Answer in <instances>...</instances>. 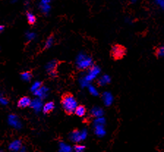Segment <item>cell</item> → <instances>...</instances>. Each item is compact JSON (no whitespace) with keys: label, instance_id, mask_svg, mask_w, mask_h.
Listing matches in <instances>:
<instances>
[{"label":"cell","instance_id":"6da1fadb","mask_svg":"<svg viewBox=\"0 0 164 152\" xmlns=\"http://www.w3.org/2000/svg\"><path fill=\"white\" fill-rule=\"evenodd\" d=\"M61 104L65 112L68 115H72L75 113L76 109L79 106L74 96L69 92L65 93L62 96Z\"/></svg>","mask_w":164,"mask_h":152},{"label":"cell","instance_id":"7a4b0ae2","mask_svg":"<svg viewBox=\"0 0 164 152\" xmlns=\"http://www.w3.org/2000/svg\"><path fill=\"white\" fill-rule=\"evenodd\" d=\"M126 53H127V49L124 46L121 44H114L111 48L110 55L112 59L114 60L122 59L125 56Z\"/></svg>","mask_w":164,"mask_h":152},{"label":"cell","instance_id":"3957f363","mask_svg":"<svg viewBox=\"0 0 164 152\" xmlns=\"http://www.w3.org/2000/svg\"><path fill=\"white\" fill-rule=\"evenodd\" d=\"M31 99L29 96H23L18 101L17 106L19 108H26L31 104Z\"/></svg>","mask_w":164,"mask_h":152},{"label":"cell","instance_id":"277c9868","mask_svg":"<svg viewBox=\"0 0 164 152\" xmlns=\"http://www.w3.org/2000/svg\"><path fill=\"white\" fill-rule=\"evenodd\" d=\"M54 107H55L54 103L53 101H49V102H47L46 104H45L43 111V112L45 114H49L54 111Z\"/></svg>","mask_w":164,"mask_h":152},{"label":"cell","instance_id":"5b68a950","mask_svg":"<svg viewBox=\"0 0 164 152\" xmlns=\"http://www.w3.org/2000/svg\"><path fill=\"white\" fill-rule=\"evenodd\" d=\"M87 113V109L84 105H79L76 109L75 114L79 117H83Z\"/></svg>","mask_w":164,"mask_h":152},{"label":"cell","instance_id":"8992f818","mask_svg":"<svg viewBox=\"0 0 164 152\" xmlns=\"http://www.w3.org/2000/svg\"><path fill=\"white\" fill-rule=\"evenodd\" d=\"M26 19H27V22L30 25H34L37 21L35 16L30 12H26Z\"/></svg>","mask_w":164,"mask_h":152},{"label":"cell","instance_id":"52a82bcc","mask_svg":"<svg viewBox=\"0 0 164 152\" xmlns=\"http://www.w3.org/2000/svg\"><path fill=\"white\" fill-rule=\"evenodd\" d=\"M21 143L19 141H15L12 143H11L10 146H9V149L13 152H17L20 150L21 149Z\"/></svg>","mask_w":164,"mask_h":152},{"label":"cell","instance_id":"ba28073f","mask_svg":"<svg viewBox=\"0 0 164 152\" xmlns=\"http://www.w3.org/2000/svg\"><path fill=\"white\" fill-rule=\"evenodd\" d=\"M72 141L75 142V143H78L81 140V137H80V133L78 130H75L74 132L72 133L71 137H70Z\"/></svg>","mask_w":164,"mask_h":152},{"label":"cell","instance_id":"9c48e42d","mask_svg":"<svg viewBox=\"0 0 164 152\" xmlns=\"http://www.w3.org/2000/svg\"><path fill=\"white\" fill-rule=\"evenodd\" d=\"M22 79L25 81H30L32 78V74L31 71H25L21 74Z\"/></svg>","mask_w":164,"mask_h":152},{"label":"cell","instance_id":"30bf717a","mask_svg":"<svg viewBox=\"0 0 164 152\" xmlns=\"http://www.w3.org/2000/svg\"><path fill=\"white\" fill-rule=\"evenodd\" d=\"M53 43H54V35H50L49 37H48L47 39L46 42H45V47H44V49H48L49 47H51L52 46Z\"/></svg>","mask_w":164,"mask_h":152},{"label":"cell","instance_id":"8fae6325","mask_svg":"<svg viewBox=\"0 0 164 152\" xmlns=\"http://www.w3.org/2000/svg\"><path fill=\"white\" fill-rule=\"evenodd\" d=\"M85 146L79 144L75 145L74 147H73V150H74L75 152H84L85 151Z\"/></svg>","mask_w":164,"mask_h":152},{"label":"cell","instance_id":"7c38bea8","mask_svg":"<svg viewBox=\"0 0 164 152\" xmlns=\"http://www.w3.org/2000/svg\"><path fill=\"white\" fill-rule=\"evenodd\" d=\"M59 152H72V151H71V149H70L69 146H62V147L60 148Z\"/></svg>","mask_w":164,"mask_h":152},{"label":"cell","instance_id":"4fadbf2b","mask_svg":"<svg viewBox=\"0 0 164 152\" xmlns=\"http://www.w3.org/2000/svg\"><path fill=\"white\" fill-rule=\"evenodd\" d=\"M157 55L158 57H164V47H161L157 50Z\"/></svg>","mask_w":164,"mask_h":152},{"label":"cell","instance_id":"5bb4252c","mask_svg":"<svg viewBox=\"0 0 164 152\" xmlns=\"http://www.w3.org/2000/svg\"><path fill=\"white\" fill-rule=\"evenodd\" d=\"M157 2L159 4V5L161 7V8H164V1H158V2Z\"/></svg>","mask_w":164,"mask_h":152}]
</instances>
